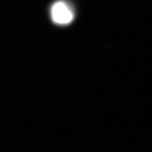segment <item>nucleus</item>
I'll list each match as a JSON object with an SVG mask.
<instances>
[{"label": "nucleus", "mask_w": 152, "mask_h": 152, "mask_svg": "<svg viewBox=\"0 0 152 152\" xmlns=\"http://www.w3.org/2000/svg\"><path fill=\"white\" fill-rule=\"evenodd\" d=\"M50 16L57 25L66 26L73 21L75 13L70 3L65 0H58L51 6Z\"/></svg>", "instance_id": "obj_1"}]
</instances>
